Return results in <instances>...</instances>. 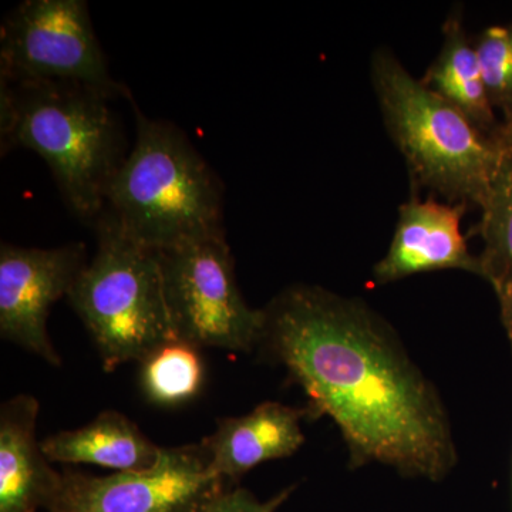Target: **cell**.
Wrapping results in <instances>:
<instances>
[{"label": "cell", "instance_id": "cell-1", "mask_svg": "<svg viewBox=\"0 0 512 512\" xmlns=\"http://www.w3.org/2000/svg\"><path fill=\"white\" fill-rule=\"evenodd\" d=\"M262 311L256 350L302 387L312 417L335 421L350 468L383 464L437 483L456 467L453 431L436 386L365 301L296 284Z\"/></svg>", "mask_w": 512, "mask_h": 512}, {"label": "cell", "instance_id": "cell-2", "mask_svg": "<svg viewBox=\"0 0 512 512\" xmlns=\"http://www.w3.org/2000/svg\"><path fill=\"white\" fill-rule=\"evenodd\" d=\"M110 97L76 84L0 82V146L35 151L69 210L96 224L126 160Z\"/></svg>", "mask_w": 512, "mask_h": 512}, {"label": "cell", "instance_id": "cell-3", "mask_svg": "<svg viewBox=\"0 0 512 512\" xmlns=\"http://www.w3.org/2000/svg\"><path fill=\"white\" fill-rule=\"evenodd\" d=\"M134 109L136 143L110 185L101 215L154 252L225 237L218 175L181 128Z\"/></svg>", "mask_w": 512, "mask_h": 512}, {"label": "cell", "instance_id": "cell-4", "mask_svg": "<svg viewBox=\"0 0 512 512\" xmlns=\"http://www.w3.org/2000/svg\"><path fill=\"white\" fill-rule=\"evenodd\" d=\"M383 123L399 148L413 190L437 192L451 204H483L501 151L470 120L431 92L392 50H376L370 64Z\"/></svg>", "mask_w": 512, "mask_h": 512}, {"label": "cell", "instance_id": "cell-5", "mask_svg": "<svg viewBox=\"0 0 512 512\" xmlns=\"http://www.w3.org/2000/svg\"><path fill=\"white\" fill-rule=\"evenodd\" d=\"M97 251L67 299L92 336L104 370L113 372L175 338L158 252L127 238L101 215L94 224Z\"/></svg>", "mask_w": 512, "mask_h": 512}, {"label": "cell", "instance_id": "cell-6", "mask_svg": "<svg viewBox=\"0 0 512 512\" xmlns=\"http://www.w3.org/2000/svg\"><path fill=\"white\" fill-rule=\"evenodd\" d=\"M0 82L63 83L128 96L111 76L84 0H25L0 26Z\"/></svg>", "mask_w": 512, "mask_h": 512}, {"label": "cell", "instance_id": "cell-7", "mask_svg": "<svg viewBox=\"0 0 512 512\" xmlns=\"http://www.w3.org/2000/svg\"><path fill=\"white\" fill-rule=\"evenodd\" d=\"M158 261L175 338L200 349H258L264 311L242 296L227 238L158 252Z\"/></svg>", "mask_w": 512, "mask_h": 512}, {"label": "cell", "instance_id": "cell-8", "mask_svg": "<svg viewBox=\"0 0 512 512\" xmlns=\"http://www.w3.org/2000/svg\"><path fill=\"white\" fill-rule=\"evenodd\" d=\"M227 490L201 441L163 448L146 470L104 477L66 471L47 512H204Z\"/></svg>", "mask_w": 512, "mask_h": 512}, {"label": "cell", "instance_id": "cell-9", "mask_svg": "<svg viewBox=\"0 0 512 512\" xmlns=\"http://www.w3.org/2000/svg\"><path fill=\"white\" fill-rule=\"evenodd\" d=\"M89 262L83 242L56 248L0 247V336L62 366L49 333L50 308L69 295L77 276Z\"/></svg>", "mask_w": 512, "mask_h": 512}, {"label": "cell", "instance_id": "cell-10", "mask_svg": "<svg viewBox=\"0 0 512 512\" xmlns=\"http://www.w3.org/2000/svg\"><path fill=\"white\" fill-rule=\"evenodd\" d=\"M467 208L434 198L420 200L417 195L400 205L390 247L373 268L377 284L447 269L481 276L480 259L471 254L461 232Z\"/></svg>", "mask_w": 512, "mask_h": 512}, {"label": "cell", "instance_id": "cell-11", "mask_svg": "<svg viewBox=\"0 0 512 512\" xmlns=\"http://www.w3.org/2000/svg\"><path fill=\"white\" fill-rule=\"evenodd\" d=\"M305 417H312L308 407L265 402L244 416L218 420L214 433L202 440L212 473L235 484L252 468L293 456L305 443Z\"/></svg>", "mask_w": 512, "mask_h": 512}, {"label": "cell", "instance_id": "cell-12", "mask_svg": "<svg viewBox=\"0 0 512 512\" xmlns=\"http://www.w3.org/2000/svg\"><path fill=\"white\" fill-rule=\"evenodd\" d=\"M40 404L18 394L0 407V512H36L55 500L63 473L36 439Z\"/></svg>", "mask_w": 512, "mask_h": 512}, {"label": "cell", "instance_id": "cell-13", "mask_svg": "<svg viewBox=\"0 0 512 512\" xmlns=\"http://www.w3.org/2000/svg\"><path fill=\"white\" fill-rule=\"evenodd\" d=\"M42 450L50 463L93 464L123 473L153 467L163 448L123 413L104 410L86 426L46 437Z\"/></svg>", "mask_w": 512, "mask_h": 512}, {"label": "cell", "instance_id": "cell-14", "mask_svg": "<svg viewBox=\"0 0 512 512\" xmlns=\"http://www.w3.org/2000/svg\"><path fill=\"white\" fill-rule=\"evenodd\" d=\"M420 80L493 140L500 121L488 99L476 47L468 39L460 13L448 16L439 56Z\"/></svg>", "mask_w": 512, "mask_h": 512}, {"label": "cell", "instance_id": "cell-15", "mask_svg": "<svg viewBox=\"0 0 512 512\" xmlns=\"http://www.w3.org/2000/svg\"><path fill=\"white\" fill-rule=\"evenodd\" d=\"M478 234L481 278L493 286L504 328L512 326V148L501 151L483 204Z\"/></svg>", "mask_w": 512, "mask_h": 512}, {"label": "cell", "instance_id": "cell-16", "mask_svg": "<svg viewBox=\"0 0 512 512\" xmlns=\"http://www.w3.org/2000/svg\"><path fill=\"white\" fill-rule=\"evenodd\" d=\"M138 363L141 389L158 406L174 407L190 402L204 384L200 348L184 340L163 343Z\"/></svg>", "mask_w": 512, "mask_h": 512}, {"label": "cell", "instance_id": "cell-17", "mask_svg": "<svg viewBox=\"0 0 512 512\" xmlns=\"http://www.w3.org/2000/svg\"><path fill=\"white\" fill-rule=\"evenodd\" d=\"M474 47L491 106L503 113V121L511 119L512 25L483 30Z\"/></svg>", "mask_w": 512, "mask_h": 512}, {"label": "cell", "instance_id": "cell-18", "mask_svg": "<svg viewBox=\"0 0 512 512\" xmlns=\"http://www.w3.org/2000/svg\"><path fill=\"white\" fill-rule=\"evenodd\" d=\"M293 490L295 485L285 488L271 500L259 501L251 491L245 488H229L204 512H275L291 497Z\"/></svg>", "mask_w": 512, "mask_h": 512}, {"label": "cell", "instance_id": "cell-19", "mask_svg": "<svg viewBox=\"0 0 512 512\" xmlns=\"http://www.w3.org/2000/svg\"><path fill=\"white\" fill-rule=\"evenodd\" d=\"M493 141L498 150H508L512 148V117L511 119L500 121L497 131L493 136Z\"/></svg>", "mask_w": 512, "mask_h": 512}, {"label": "cell", "instance_id": "cell-20", "mask_svg": "<svg viewBox=\"0 0 512 512\" xmlns=\"http://www.w3.org/2000/svg\"><path fill=\"white\" fill-rule=\"evenodd\" d=\"M505 330H507L508 340H510L511 353H512V326H510V328H507Z\"/></svg>", "mask_w": 512, "mask_h": 512}]
</instances>
